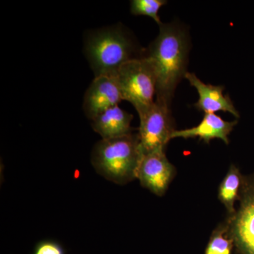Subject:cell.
Segmentation results:
<instances>
[{
    "label": "cell",
    "instance_id": "obj_12",
    "mask_svg": "<svg viewBox=\"0 0 254 254\" xmlns=\"http://www.w3.org/2000/svg\"><path fill=\"white\" fill-rule=\"evenodd\" d=\"M241 184L240 171L236 167L232 166L220 185L218 194L219 199L230 213L235 212L234 205L238 197Z\"/></svg>",
    "mask_w": 254,
    "mask_h": 254
},
{
    "label": "cell",
    "instance_id": "obj_2",
    "mask_svg": "<svg viewBox=\"0 0 254 254\" xmlns=\"http://www.w3.org/2000/svg\"><path fill=\"white\" fill-rule=\"evenodd\" d=\"M85 53L95 77L116 76L122 66L141 58L131 37L120 26L103 28L89 33L85 42Z\"/></svg>",
    "mask_w": 254,
    "mask_h": 254
},
{
    "label": "cell",
    "instance_id": "obj_4",
    "mask_svg": "<svg viewBox=\"0 0 254 254\" xmlns=\"http://www.w3.org/2000/svg\"><path fill=\"white\" fill-rule=\"evenodd\" d=\"M123 100L129 102L138 114L149 108L156 96V78L148 60L141 58L124 64L116 74Z\"/></svg>",
    "mask_w": 254,
    "mask_h": 254
},
{
    "label": "cell",
    "instance_id": "obj_14",
    "mask_svg": "<svg viewBox=\"0 0 254 254\" xmlns=\"http://www.w3.org/2000/svg\"><path fill=\"white\" fill-rule=\"evenodd\" d=\"M232 247V241L218 232L209 242L205 254H230Z\"/></svg>",
    "mask_w": 254,
    "mask_h": 254
},
{
    "label": "cell",
    "instance_id": "obj_3",
    "mask_svg": "<svg viewBox=\"0 0 254 254\" xmlns=\"http://www.w3.org/2000/svg\"><path fill=\"white\" fill-rule=\"evenodd\" d=\"M143 155L138 133H131L100 140L92 151L91 163L95 171L106 180L125 185L136 179Z\"/></svg>",
    "mask_w": 254,
    "mask_h": 254
},
{
    "label": "cell",
    "instance_id": "obj_7",
    "mask_svg": "<svg viewBox=\"0 0 254 254\" xmlns=\"http://www.w3.org/2000/svg\"><path fill=\"white\" fill-rule=\"evenodd\" d=\"M116 76L95 77L85 93L83 108L87 118L93 120L100 114L123 101Z\"/></svg>",
    "mask_w": 254,
    "mask_h": 254
},
{
    "label": "cell",
    "instance_id": "obj_13",
    "mask_svg": "<svg viewBox=\"0 0 254 254\" xmlns=\"http://www.w3.org/2000/svg\"><path fill=\"white\" fill-rule=\"evenodd\" d=\"M167 2L165 0H132L130 8L132 14L148 16L160 26L163 23L158 15L159 10Z\"/></svg>",
    "mask_w": 254,
    "mask_h": 254
},
{
    "label": "cell",
    "instance_id": "obj_9",
    "mask_svg": "<svg viewBox=\"0 0 254 254\" xmlns=\"http://www.w3.org/2000/svg\"><path fill=\"white\" fill-rule=\"evenodd\" d=\"M246 190L240 210L232 221V232L242 252L254 254V187Z\"/></svg>",
    "mask_w": 254,
    "mask_h": 254
},
{
    "label": "cell",
    "instance_id": "obj_11",
    "mask_svg": "<svg viewBox=\"0 0 254 254\" xmlns=\"http://www.w3.org/2000/svg\"><path fill=\"white\" fill-rule=\"evenodd\" d=\"M131 114L122 109L119 105L100 114L92 120V127L102 139H111L131 134Z\"/></svg>",
    "mask_w": 254,
    "mask_h": 254
},
{
    "label": "cell",
    "instance_id": "obj_15",
    "mask_svg": "<svg viewBox=\"0 0 254 254\" xmlns=\"http://www.w3.org/2000/svg\"><path fill=\"white\" fill-rule=\"evenodd\" d=\"M33 254H65L63 246L53 240H43L38 242Z\"/></svg>",
    "mask_w": 254,
    "mask_h": 254
},
{
    "label": "cell",
    "instance_id": "obj_1",
    "mask_svg": "<svg viewBox=\"0 0 254 254\" xmlns=\"http://www.w3.org/2000/svg\"><path fill=\"white\" fill-rule=\"evenodd\" d=\"M158 36L143 51L156 78V100L170 106L175 89L187 73L190 41L175 23H162Z\"/></svg>",
    "mask_w": 254,
    "mask_h": 254
},
{
    "label": "cell",
    "instance_id": "obj_10",
    "mask_svg": "<svg viewBox=\"0 0 254 254\" xmlns=\"http://www.w3.org/2000/svg\"><path fill=\"white\" fill-rule=\"evenodd\" d=\"M237 124V121H225L216 114L207 113L197 126L186 129L175 130L172 135V139L176 138L187 139L198 137L208 143L211 140L217 138L228 144L229 135Z\"/></svg>",
    "mask_w": 254,
    "mask_h": 254
},
{
    "label": "cell",
    "instance_id": "obj_6",
    "mask_svg": "<svg viewBox=\"0 0 254 254\" xmlns=\"http://www.w3.org/2000/svg\"><path fill=\"white\" fill-rule=\"evenodd\" d=\"M175 173V168L167 158L165 151H156L143 155L136 179L142 186L161 196L168 190Z\"/></svg>",
    "mask_w": 254,
    "mask_h": 254
},
{
    "label": "cell",
    "instance_id": "obj_5",
    "mask_svg": "<svg viewBox=\"0 0 254 254\" xmlns=\"http://www.w3.org/2000/svg\"><path fill=\"white\" fill-rule=\"evenodd\" d=\"M138 135L143 154L165 151L175 131L170 106L155 100L149 108L138 114Z\"/></svg>",
    "mask_w": 254,
    "mask_h": 254
},
{
    "label": "cell",
    "instance_id": "obj_8",
    "mask_svg": "<svg viewBox=\"0 0 254 254\" xmlns=\"http://www.w3.org/2000/svg\"><path fill=\"white\" fill-rule=\"evenodd\" d=\"M185 78L198 92L199 98L194 104L197 110L205 114L224 112L232 114L235 118H240V113L232 103L230 97L227 94H224L225 87L206 84L193 73L187 72Z\"/></svg>",
    "mask_w": 254,
    "mask_h": 254
}]
</instances>
